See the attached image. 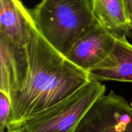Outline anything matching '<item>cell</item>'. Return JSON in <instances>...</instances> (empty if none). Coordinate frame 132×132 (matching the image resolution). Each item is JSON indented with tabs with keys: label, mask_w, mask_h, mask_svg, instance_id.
<instances>
[{
	"label": "cell",
	"mask_w": 132,
	"mask_h": 132,
	"mask_svg": "<svg viewBox=\"0 0 132 132\" xmlns=\"http://www.w3.org/2000/svg\"><path fill=\"white\" fill-rule=\"evenodd\" d=\"M126 36H116L110 54L87 72L90 81L132 82V45Z\"/></svg>",
	"instance_id": "52a82bcc"
},
{
	"label": "cell",
	"mask_w": 132,
	"mask_h": 132,
	"mask_svg": "<svg viewBox=\"0 0 132 132\" xmlns=\"http://www.w3.org/2000/svg\"><path fill=\"white\" fill-rule=\"evenodd\" d=\"M35 27L30 11L20 0H0V32L27 45Z\"/></svg>",
	"instance_id": "ba28073f"
},
{
	"label": "cell",
	"mask_w": 132,
	"mask_h": 132,
	"mask_svg": "<svg viewBox=\"0 0 132 132\" xmlns=\"http://www.w3.org/2000/svg\"><path fill=\"white\" fill-rule=\"evenodd\" d=\"M115 43L116 36L98 23L76 41L66 57L88 72L107 57Z\"/></svg>",
	"instance_id": "8992f818"
},
{
	"label": "cell",
	"mask_w": 132,
	"mask_h": 132,
	"mask_svg": "<svg viewBox=\"0 0 132 132\" xmlns=\"http://www.w3.org/2000/svg\"><path fill=\"white\" fill-rule=\"evenodd\" d=\"M28 73L27 46L0 32V91L10 98L24 86Z\"/></svg>",
	"instance_id": "5b68a950"
},
{
	"label": "cell",
	"mask_w": 132,
	"mask_h": 132,
	"mask_svg": "<svg viewBox=\"0 0 132 132\" xmlns=\"http://www.w3.org/2000/svg\"><path fill=\"white\" fill-rule=\"evenodd\" d=\"M74 132H132V105L113 91L99 97Z\"/></svg>",
	"instance_id": "277c9868"
},
{
	"label": "cell",
	"mask_w": 132,
	"mask_h": 132,
	"mask_svg": "<svg viewBox=\"0 0 132 132\" xmlns=\"http://www.w3.org/2000/svg\"><path fill=\"white\" fill-rule=\"evenodd\" d=\"M130 27V36L132 37V0H123Z\"/></svg>",
	"instance_id": "8fae6325"
},
{
	"label": "cell",
	"mask_w": 132,
	"mask_h": 132,
	"mask_svg": "<svg viewBox=\"0 0 132 132\" xmlns=\"http://www.w3.org/2000/svg\"><path fill=\"white\" fill-rule=\"evenodd\" d=\"M6 132H22L20 130H11V131H6Z\"/></svg>",
	"instance_id": "7c38bea8"
},
{
	"label": "cell",
	"mask_w": 132,
	"mask_h": 132,
	"mask_svg": "<svg viewBox=\"0 0 132 132\" xmlns=\"http://www.w3.org/2000/svg\"><path fill=\"white\" fill-rule=\"evenodd\" d=\"M12 115V104L9 95L0 91V132H6Z\"/></svg>",
	"instance_id": "30bf717a"
},
{
	"label": "cell",
	"mask_w": 132,
	"mask_h": 132,
	"mask_svg": "<svg viewBox=\"0 0 132 132\" xmlns=\"http://www.w3.org/2000/svg\"><path fill=\"white\" fill-rule=\"evenodd\" d=\"M26 46L29 73L24 86L10 98L12 115L6 131L19 130L28 119L70 96L90 81L86 71L57 51L36 28Z\"/></svg>",
	"instance_id": "6da1fadb"
},
{
	"label": "cell",
	"mask_w": 132,
	"mask_h": 132,
	"mask_svg": "<svg viewBox=\"0 0 132 132\" xmlns=\"http://www.w3.org/2000/svg\"><path fill=\"white\" fill-rule=\"evenodd\" d=\"M131 105H132V103H131Z\"/></svg>",
	"instance_id": "4fadbf2b"
},
{
	"label": "cell",
	"mask_w": 132,
	"mask_h": 132,
	"mask_svg": "<svg viewBox=\"0 0 132 132\" xmlns=\"http://www.w3.org/2000/svg\"><path fill=\"white\" fill-rule=\"evenodd\" d=\"M98 23L115 36H130L129 22L123 0H91Z\"/></svg>",
	"instance_id": "9c48e42d"
},
{
	"label": "cell",
	"mask_w": 132,
	"mask_h": 132,
	"mask_svg": "<svg viewBox=\"0 0 132 132\" xmlns=\"http://www.w3.org/2000/svg\"><path fill=\"white\" fill-rule=\"evenodd\" d=\"M30 13L37 32L65 57L98 23L91 0H41Z\"/></svg>",
	"instance_id": "7a4b0ae2"
},
{
	"label": "cell",
	"mask_w": 132,
	"mask_h": 132,
	"mask_svg": "<svg viewBox=\"0 0 132 132\" xmlns=\"http://www.w3.org/2000/svg\"><path fill=\"white\" fill-rule=\"evenodd\" d=\"M101 82L90 81L65 99L25 121L22 132H74L95 101L105 94Z\"/></svg>",
	"instance_id": "3957f363"
}]
</instances>
